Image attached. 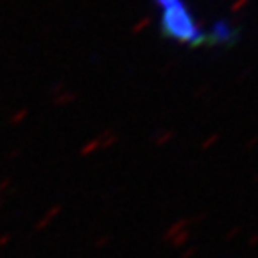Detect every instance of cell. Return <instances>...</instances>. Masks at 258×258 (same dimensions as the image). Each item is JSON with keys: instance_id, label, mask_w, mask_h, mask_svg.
Returning a JSON list of instances; mask_svg holds the SVG:
<instances>
[{"instance_id": "6da1fadb", "label": "cell", "mask_w": 258, "mask_h": 258, "mask_svg": "<svg viewBox=\"0 0 258 258\" xmlns=\"http://www.w3.org/2000/svg\"><path fill=\"white\" fill-rule=\"evenodd\" d=\"M153 4L160 13L158 25L169 40L192 47L210 43L208 32L198 24L186 0H153Z\"/></svg>"}, {"instance_id": "7a4b0ae2", "label": "cell", "mask_w": 258, "mask_h": 258, "mask_svg": "<svg viewBox=\"0 0 258 258\" xmlns=\"http://www.w3.org/2000/svg\"><path fill=\"white\" fill-rule=\"evenodd\" d=\"M238 32L237 29L231 27L228 20H219L214 25V29L208 32V41L210 45H230L237 41Z\"/></svg>"}]
</instances>
